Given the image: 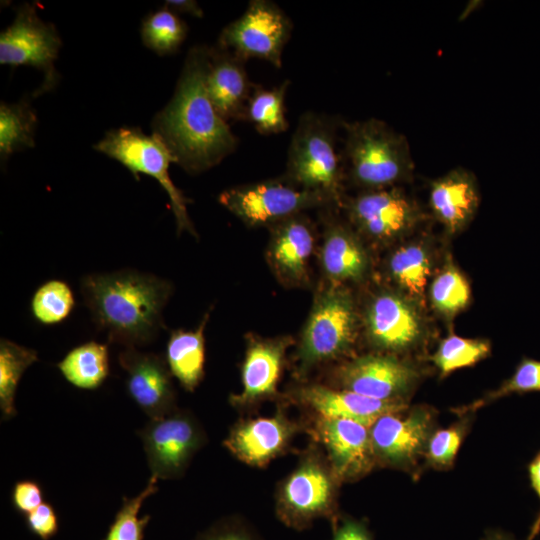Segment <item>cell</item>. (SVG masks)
<instances>
[{
    "label": "cell",
    "mask_w": 540,
    "mask_h": 540,
    "mask_svg": "<svg viewBox=\"0 0 540 540\" xmlns=\"http://www.w3.org/2000/svg\"><path fill=\"white\" fill-rule=\"evenodd\" d=\"M210 56L211 47L206 45L189 50L172 99L152 121L153 133L189 174L219 164L239 142L208 94Z\"/></svg>",
    "instance_id": "6da1fadb"
},
{
    "label": "cell",
    "mask_w": 540,
    "mask_h": 540,
    "mask_svg": "<svg viewBox=\"0 0 540 540\" xmlns=\"http://www.w3.org/2000/svg\"><path fill=\"white\" fill-rule=\"evenodd\" d=\"M80 289L96 327L110 342L137 348L154 341L164 327L172 284L163 278L122 269L86 275Z\"/></svg>",
    "instance_id": "7a4b0ae2"
},
{
    "label": "cell",
    "mask_w": 540,
    "mask_h": 540,
    "mask_svg": "<svg viewBox=\"0 0 540 540\" xmlns=\"http://www.w3.org/2000/svg\"><path fill=\"white\" fill-rule=\"evenodd\" d=\"M345 175L365 190L394 187L408 179L413 160L406 137L386 122L342 120Z\"/></svg>",
    "instance_id": "3957f363"
},
{
    "label": "cell",
    "mask_w": 540,
    "mask_h": 540,
    "mask_svg": "<svg viewBox=\"0 0 540 540\" xmlns=\"http://www.w3.org/2000/svg\"><path fill=\"white\" fill-rule=\"evenodd\" d=\"M341 126L342 120L333 116L303 113L291 137L284 179L339 202L345 177L342 148L338 146Z\"/></svg>",
    "instance_id": "277c9868"
},
{
    "label": "cell",
    "mask_w": 540,
    "mask_h": 540,
    "mask_svg": "<svg viewBox=\"0 0 540 540\" xmlns=\"http://www.w3.org/2000/svg\"><path fill=\"white\" fill-rule=\"evenodd\" d=\"M341 484L321 447L311 444L277 485V518L298 531L310 528L317 519H326L332 526L341 514L338 507Z\"/></svg>",
    "instance_id": "5b68a950"
},
{
    "label": "cell",
    "mask_w": 540,
    "mask_h": 540,
    "mask_svg": "<svg viewBox=\"0 0 540 540\" xmlns=\"http://www.w3.org/2000/svg\"><path fill=\"white\" fill-rule=\"evenodd\" d=\"M356 338V312L349 293L333 285L315 302L297 350L298 370L312 368L349 353Z\"/></svg>",
    "instance_id": "8992f818"
},
{
    "label": "cell",
    "mask_w": 540,
    "mask_h": 540,
    "mask_svg": "<svg viewBox=\"0 0 540 540\" xmlns=\"http://www.w3.org/2000/svg\"><path fill=\"white\" fill-rule=\"evenodd\" d=\"M94 149L119 161L136 180L141 173L155 178L168 194L178 233L185 230L197 236L186 208L189 199L169 176V165L176 163L175 158L159 136L146 135L137 127H122L109 131Z\"/></svg>",
    "instance_id": "52a82bcc"
},
{
    "label": "cell",
    "mask_w": 540,
    "mask_h": 540,
    "mask_svg": "<svg viewBox=\"0 0 540 540\" xmlns=\"http://www.w3.org/2000/svg\"><path fill=\"white\" fill-rule=\"evenodd\" d=\"M438 412L425 404L380 416L370 427L377 467L418 478L429 438L438 428Z\"/></svg>",
    "instance_id": "ba28073f"
},
{
    "label": "cell",
    "mask_w": 540,
    "mask_h": 540,
    "mask_svg": "<svg viewBox=\"0 0 540 540\" xmlns=\"http://www.w3.org/2000/svg\"><path fill=\"white\" fill-rule=\"evenodd\" d=\"M219 203L250 226H273L306 209L336 203L327 194L298 187L287 180H267L224 190Z\"/></svg>",
    "instance_id": "9c48e42d"
},
{
    "label": "cell",
    "mask_w": 540,
    "mask_h": 540,
    "mask_svg": "<svg viewBox=\"0 0 540 540\" xmlns=\"http://www.w3.org/2000/svg\"><path fill=\"white\" fill-rule=\"evenodd\" d=\"M292 29L291 19L277 4L253 0L239 18L222 30L217 47L245 62L259 58L281 68Z\"/></svg>",
    "instance_id": "30bf717a"
},
{
    "label": "cell",
    "mask_w": 540,
    "mask_h": 540,
    "mask_svg": "<svg viewBox=\"0 0 540 540\" xmlns=\"http://www.w3.org/2000/svg\"><path fill=\"white\" fill-rule=\"evenodd\" d=\"M151 476L178 479L186 472L193 456L206 443L207 437L197 418L188 410L150 421L138 431Z\"/></svg>",
    "instance_id": "8fae6325"
},
{
    "label": "cell",
    "mask_w": 540,
    "mask_h": 540,
    "mask_svg": "<svg viewBox=\"0 0 540 540\" xmlns=\"http://www.w3.org/2000/svg\"><path fill=\"white\" fill-rule=\"evenodd\" d=\"M61 38L51 23L44 22L35 5L24 4L12 24L0 35V63L33 66L44 73V81L35 96L50 91L58 81L55 70Z\"/></svg>",
    "instance_id": "7c38bea8"
},
{
    "label": "cell",
    "mask_w": 540,
    "mask_h": 540,
    "mask_svg": "<svg viewBox=\"0 0 540 540\" xmlns=\"http://www.w3.org/2000/svg\"><path fill=\"white\" fill-rule=\"evenodd\" d=\"M420 377L416 365L388 353L353 358L335 372L336 388L382 401L405 403Z\"/></svg>",
    "instance_id": "4fadbf2b"
},
{
    "label": "cell",
    "mask_w": 540,
    "mask_h": 540,
    "mask_svg": "<svg viewBox=\"0 0 540 540\" xmlns=\"http://www.w3.org/2000/svg\"><path fill=\"white\" fill-rule=\"evenodd\" d=\"M309 431L342 483L358 481L377 468L368 426L314 415Z\"/></svg>",
    "instance_id": "5bb4252c"
},
{
    "label": "cell",
    "mask_w": 540,
    "mask_h": 540,
    "mask_svg": "<svg viewBox=\"0 0 540 540\" xmlns=\"http://www.w3.org/2000/svg\"><path fill=\"white\" fill-rule=\"evenodd\" d=\"M303 429L302 424L278 410L270 416L240 419L230 428L222 444L242 463L263 468L283 455Z\"/></svg>",
    "instance_id": "9a60e30c"
},
{
    "label": "cell",
    "mask_w": 540,
    "mask_h": 540,
    "mask_svg": "<svg viewBox=\"0 0 540 540\" xmlns=\"http://www.w3.org/2000/svg\"><path fill=\"white\" fill-rule=\"evenodd\" d=\"M118 361L127 373L126 389L131 399L150 418L164 417L176 407V392L166 360L136 347L125 348Z\"/></svg>",
    "instance_id": "2e32d148"
},
{
    "label": "cell",
    "mask_w": 540,
    "mask_h": 540,
    "mask_svg": "<svg viewBox=\"0 0 540 540\" xmlns=\"http://www.w3.org/2000/svg\"><path fill=\"white\" fill-rule=\"evenodd\" d=\"M351 222L376 240L393 239L416 222L415 204L396 187L365 190L346 203Z\"/></svg>",
    "instance_id": "e0dca14e"
},
{
    "label": "cell",
    "mask_w": 540,
    "mask_h": 540,
    "mask_svg": "<svg viewBox=\"0 0 540 540\" xmlns=\"http://www.w3.org/2000/svg\"><path fill=\"white\" fill-rule=\"evenodd\" d=\"M367 336L373 347L388 354L405 352L420 340L422 327L414 307L395 293H381L366 313Z\"/></svg>",
    "instance_id": "ac0fdd59"
},
{
    "label": "cell",
    "mask_w": 540,
    "mask_h": 540,
    "mask_svg": "<svg viewBox=\"0 0 540 540\" xmlns=\"http://www.w3.org/2000/svg\"><path fill=\"white\" fill-rule=\"evenodd\" d=\"M289 344L286 338L249 342L241 368V391L229 397L233 407L245 410L276 395Z\"/></svg>",
    "instance_id": "d6986e66"
},
{
    "label": "cell",
    "mask_w": 540,
    "mask_h": 540,
    "mask_svg": "<svg viewBox=\"0 0 540 540\" xmlns=\"http://www.w3.org/2000/svg\"><path fill=\"white\" fill-rule=\"evenodd\" d=\"M294 399L310 409L313 415L349 419L368 427L383 414L403 411L409 407L405 402L382 401L321 384L299 387Z\"/></svg>",
    "instance_id": "ffe728a7"
},
{
    "label": "cell",
    "mask_w": 540,
    "mask_h": 540,
    "mask_svg": "<svg viewBox=\"0 0 540 540\" xmlns=\"http://www.w3.org/2000/svg\"><path fill=\"white\" fill-rule=\"evenodd\" d=\"M254 87L245 61L217 46L211 47L207 89L216 111L226 122L245 121Z\"/></svg>",
    "instance_id": "44dd1931"
},
{
    "label": "cell",
    "mask_w": 540,
    "mask_h": 540,
    "mask_svg": "<svg viewBox=\"0 0 540 540\" xmlns=\"http://www.w3.org/2000/svg\"><path fill=\"white\" fill-rule=\"evenodd\" d=\"M273 227L269 262L277 275L290 284L307 280L308 263L313 252L314 233L308 218L297 214Z\"/></svg>",
    "instance_id": "7402d4cb"
},
{
    "label": "cell",
    "mask_w": 540,
    "mask_h": 540,
    "mask_svg": "<svg viewBox=\"0 0 540 540\" xmlns=\"http://www.w3.org/2000/svg\"><path fill=\"white\" fill-rule=\"evenodd\" d=\"M429 205L449 233L461 230L474 216L479 194L473 175L454 169L431 183Z\"/></svg>",
    "instance_id": "603a6c76"
},
{
    "label": "cell",
    "mask_w": 540,
    "mask_h": 540,
    "mask_svg": "<svg viewBox=\"0 0 540 540\" xmlns=\"http://www.w3.org/2000/svg\"><path fill=\"white\" fill-rule=\"evenodd\" d=\"M326 276L335 284L360 280L367 271L368 258L357 237L345 226H328L321 251Z\"/></svg>",
    "instance_id": "cb8c5ba5"
},
{
    "label": "cell",
    "mask_w": 540,
    "mask_h": 540,
    "mask_svg": "<svg viewBox=\"0 0 540 540\" xmlns=\"http://www.w3.org/2000/svg\"><path fill=\"white\" fill-rule=\"evenodd\" d=\"M208 314L195 330H174L170 333L166 346V363L180 385L193 392L205 374L204 329Z\"/></svg>",
    "instance_id": "d4e9b609"
},
{
    "label": "cell",
    "mask_w": 540,
    "mask_h": 540,
    "mask_svg": "<svg viewBox=\"0 0 540 540\" xmlns=\"http://www.w3.org/2000/svg\"><path fill=\"white\" fill-rule=\"evenodd\" d=\"M57 367L73 386L95 390L110 373L108 347L96 341L83 343L71 349Z\"/></svg>",
    "instance_id": "484cf974"
},
{
    "label": "cell",
    "mask_w": 540,
    "mask_h": 540,
    "mask_svg": "<svg viewBox=\"0 0 540 540\" xmlns=\"http://www.w3.org/2000/svg\"><path fill=\"white\" fill-rule=\"evenodd\" d=\"M289 84L286 80L270 89L255 84L247 105L245 121L250 122L259 134H279L288 129L285 98Z\"/></svg>",
    "instance_id": "4316f807"
},
{
    "label": "cell",
    "mask_w": 540,
    "mask_h": 540,
    "mask_svg": "<svg viewBox=\"0 0 540 540\" xmlns=\"http://www.w3.org/2000/svg\"><path fill=\"white\" fill-rule=\"evenodd\" d=\"M37 116L28 99L0 105V156L5 161L15 152L35 146Z\"/></svg>",
    "instance_id": "83f0119b"
},
{
    "label": "cell",
    "mask_w": 540,
    "mask_h": 540,
    "mask_svg": "<svg viewBox=\"0 0 540 540\" xmlns=\"http://www.w3.org/2000/svg\"><path fill=\"white\" fill-rule=\"evenodd\" d=\"M38 360L37 351L8 339L0 341V409L2 420L16 415L15 394L25 370Z\"/></svg>",
    "instance_id": "f1b7e54d"
},
{
    "label": "cell",
    "mask_w": 540,
    "mask_h": 540,
    "mask_svg": "<svg viewBox=\"0 0 540 540\" xmlns=\"http://www.w3.org/2000/svg\"><path fill=\"white\" fill-rule=\"evenodd\" d=\"M188 27L166 6L149 14L142 22L141 38L146 47L159 55L175 53L187 36Z\"/></svg>",
    "instance_id": "f546056e"
},
{
    "label": "cell",
    "mask_w": 540,
    "mask_h": 540,
    "mask_svg": "<svg viewBox=\"0 0 540 540\" xmlns=\"http://www.w3.org/2000/svg\"><path fill=\"white\" fill-rule=\"evenodd\" d=\"M389 271L396 283L408 294H424L430 275V259L425 249L412 243L397 249L389 260Z\"/></svg>",
    "instance_id": "4dcf8cb0"
},
{
    "label": "cell",
    "mask_w": 540,
    "mask_h": 540,
    "mask_svg": "<svg viewBox=\"0 0 540 540\" xmlns=\"http://www.w3.org/2000/svg\"><path fill=\"white\" fill-rule=\"evenodd\" d=\"M475 414H464L446 428L438 427L429 438L423 465L437 471L453 468L458 451L471 430Z\"/></svg>",
    "instance_id": "1f68e13d"
},
{
    "label": "cell",
    "mask_w": 540,
    "mask_h": 540,
    "mask_svg": "<svg viewBox=\"0 0 540 540\" xmlns=\"http://www.w3.org/2000/svg\"><path fill=\"white\" fill-rule=\"evenodd\" d=\"M490 343L486 340L467 339L456 335L443 339L430 360L442 376L472 366L490 353Z\"/></svg>",
    "instance_id": "d6a6232c"
},
{
    "label": "cell",
    "mask_w": 540,
    "mask_h": 540,
    "mask_svg": "<svg viewBox=\"0 0 540 540\" xmlns=\"http://www.w3.org/2000/svg\"><path fill=\"white\" fill-rule=\"evenodd\" d=\"M540 392V360L523 357L513 375L505 380L497 389L464 406L452 408L459 417L464 414H475L482 407L510 394Z\"/></svg>",
    "instance_id": "836d02e7"
},
{
    "label": "cell",
    "mask_w": 540,
    "mask_h": 540,
    "mask_svg": "<svg viewBox=\"0 0 540 540\" xmlns=\"http://www.w3.org/2000/svg\"><path fill=\"white\" fill-rule=\"evenodd\" d=\"M158 479L151 476L145 488L135 497H123L122 505L103 540H143L150 515L139 517L144 501L158 491Z\"/></svg>",
    "instance_id": "e575fe53"
},
{
    "label": "cell",
    "mask_w": 540,
    "mask_h": 540,
    "mask_svg": "<svg viewBox=\"0 0 540 540\" xmlns=\"http://www.w3.org/2000/svg\"><path fill=\"white\" fill-rule=\"evenodd\" d=\"M75 298L70 286L62 280L43 283L31 299L34 318L44 325H55L65 320L72 312Z\"/></svg>",
    "instance_id": "d590c367"
},
{
    "label": "cell",
    "mask_w": 540,
    "mask_h": 540,
    "mask_svg": "<svg viewBox=\"0 0 540 540\" xmlns=\"http://www.w3.org/2000/svg\"><path fill=\"white\" fill-rule=\"evenodd\" d=\"M430 297L439 312L452 316L468 304L469 284L456 268L447 266L433 280Z\"/></svg>",
    "instance_id": "8d00e7d4"
},
{
    "label": "cell",
    "mask_w": 540,
    "mask_h": 540,
    "mask_svg": "<svg viewBox=\"0 0 540 540\" xmlns=\"http://www.w3.org/2000/svg\"><path fill=\"white\" fill-rule=\"evenodd\" d=\"M194 540H263L256 531L237 515L217 520L199 533Z\"/></svg>",
    "instance_id": "74e56055"
},
{
    "label": "cell",
    "mask_w": 540,
    "mask_h": 540,
    "mask_svg": "<svg viewBox=\"0 0 540 540\" xmlns=\"http://www.w3.org/2000/svg\"><path fill=\"white\" fill-rule=\"evenodd\" d=\"M27 528L42 540L56 535L59 529L58 518L53 506L43 502L38 508L25 515Z\"/></svg>",
    "instance_id": "f35d334b"
},
{
    "label": "cell",
    "mask_w": 540,
    "mask_h": 540,
    "mask_svg": "<svg viewBox=\"0 0 540 540\" xmlns=\"http://www.w3.org/2000/svg\"><path fill=\"white\" fill-rule=\"evenodd\" d=\"M11 502L16 511L27 515L44 502L41 486L32 480L16 482L12 488Z\"/></svg>",
    "instance_id": "ab89813d"
},
{
    "label": "cell",
    "mask_w": 540,
    "mask_h": 540,
    "mask_svg": "<svg viewBox=\"0 0 540 540\" xmlns=\"http://www.w3.org/2000/svg\"><path fill=\"white\" fill-rule=\"evenodd\" d=\"M331 528V540H374L368 523L364 519L340 514Z\"/></svg>",
    "instance_id": "60d3db41"
},
{
    "label": "cell",
    "mask_w": 540,
    "mask_h": 540,
    "mask_svg": "<svg viewBox=\"0 0 540 540\" xmlns=\"http://www.w3.org/2000/svg\"><path fill=\"white\" fill-rule=\"evenodd\" d=\"M528 476L530 484L540 500V451L528 464ZM540 533V510L531 525L530 532L526 540H534Z\"/></svg>",
    "instance_id": "b9f144b4"
},
{
    "label": "cell",
    "mask_w": 540,
    "mask_h": 540,
    "mask_svg": "<svg viewBox=\"0 0 540 540\" xmlns=\"http://www.w3.org/2000/svg\"><path fill=\"white\" fill-rule=\"evenodd\" d=\"M164 6L176 14L185 13L198 18H202L204 15L201 7L193 0H168L165 1Z\"/></svg>",
    "instance_id": "7bdbcfd3"
},
{
    "label": "cell",
    "mask_w": 540,
    "mask_h": 540,
    "mask_svg": "<svg viewBox=\"0 0 540 540\" xmlns=\"http://www.w3.org/2000/svg\"><path fill=\"white\" fill-rule=\"evenodd\" d=\"M482 540H516L513 535L499 530V529H489L485 532Z\"/></svg>",
    "instance_id": "ee69618b"
}]
</instances>
